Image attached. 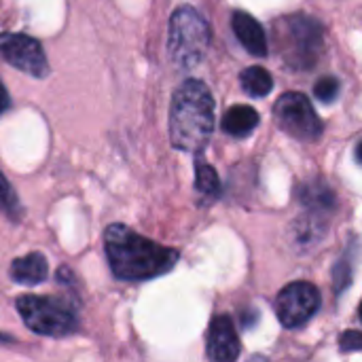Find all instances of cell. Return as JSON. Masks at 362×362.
I'll return each instance as SVG.
<instances>
[{"label":"cell","mask_w":362,"mask_h":362,"mask_svg":"<svg viewBox=\"0 0 362 362\" xmlns=\"http://www.w3.org/2000/svg\"><path fill=\"white\" fill-rule=\"evenodd\" d=\"M208 356L216 362H231L240 356V337L231 318L216 316L208 331Z\"/></svg>","instance_id":"9c48e42d"},{"label":"cell","mask_w":362,"mask_h":362,"mask_svg":"<svg viewBox=\"0 0 362 362\" xmlns=\"http://www.w3.org/2000/svg\"><path fill=\"white\" fill-rule=\"evenodd\" d=\"M8 93H6V89H4V85H2V81H0V115L8 108Z\"/></svg>","instance_id":"e0dca14e"},{"label":"cell","mask_w":362,"mask_h":362,"mask_svg":"<svg viewBox=\"0 0 362 362\" xmlns=\"http://www.w3.org/2000/svg\"><path fill=\"white\" fill-rule=\"evenodd\" d=\"M104 248L110 269L119 280H151L168 274L178 261L176 250L159 246L125 225H110L106 229Z\"/></svg>","instance_id":"6da1fadb"},{"label":"cell","mask_w":362,"mask_h":362,"mask_svg":"<svg viewBox=\"0 0 362 362\" xmlns=\"http://www.w3.org/2000/svg\"><path fill=\"white\" fill-rule=\"evenodd\" d=\"M0 212L6 214L8 218L19 216V199H17L15 191L11 189L8 180L2 174H0Z\"/></svg>","instance_id":"9a60e30c"},{"label":"cell","mask_w":362,"mask_h":362,"mask_svg":"<svg viewBox=\"0 0 362 362\" xmlns=\"http://www.w3.org/2000/svg\"><path fill=\"white\" fill-rule=\"evenodd\" d=\"M214 127V98L206 83L197 78L185 81L172 100L170 140L178 151L199 153Z\"/></svg>","instance_id":"7a4b0ae2"},{"label":"cell","mask_w":362,"mask_h":362,"mask_svg":"<svg viewBox=\"0 0 362 362\" xmlns=\"http://www.w3.org/2000/svg\"><path fill=\"white\" fill-rule=\"evenodd\" d=\"M274 115H276L280 129L297 140L314 142L322 136V121L312 108V102L308 100V95L303 93H297V91L284 93L276 102Z\"/></svg>","instance_id":"8992f818"},{"label":"cell","mask_w":362,"mask_h":362,"mask_svg":"<svg viewBox=\"0 0 362 362\" xmlns=\"http://www.w3.org/2000/svg\"><path fill=\"white\" fill-rule=\"evenodd\" d=\"M257 125H259V112L246 104H235L223 115V129L235 138H244L252 134Z\"/></svg>","instance_id":"7c38bea8"},{"label":"cell","mask_w":362,"mask_h":362,"mask_svg":"<svg viewBox=\"0 0 362 362\" xmlns=\"http://www.w3.org/2000/svg\"><path fill=\"white\" fill-rule=\"evenodd\" d=\"M195 189L208 197H216L221 193V180L212 165H208V163L195 165Z\"/></svg>","instance_id":"5bb4252c"},{"label":"cell","mask_w":362,"mask_h":362,"mask_svg":"<svg viewBox=\"0 0 362 362\" xmlns=\"http://www.w3.org/2000/svg\"><path fill=\"white\" fill-rule=\"evenodd\" d=\"M280 23L284 59L295 68H312L322 49V25L305 15H293Z\"/></svg>","instance_id":"5b68a950"},{"label":"cell","mask_w":362,"mask_h":362,"mask_svg":"<svg viewBox=\"0 0 362 362\" xmlns=\"http://www.w3.org/2000/svg\"><path fill=\"white\" fill-rule=\"evenodd\" d=\"M233 32L240 40V45L257 57H265L267 55V36L263 25L248 13L238 11L233 13Z\"/></svg>","instance_id":"30bf717a"},{"label":"cell","mask_w":362,"mask_h":362,"mask_svg":"<svg viewBox=\"0 0 362 362\" xmlns=\"http://www.w3.org/2000/svg\"><path fill=\"white\" fill-rule=\"evenodd\" d=\"M49 276L47 259L40 252H30L21 259H15L11 265V278L17 284L23 286H36L42 284Z\"/></svg>","instance_id":"8fae6325"},{"label":"cell","mask_w":362,"mask_h":362,"mask_svg":"<svg viewBox=\"0 0 362 362\" xmlns=\"http://www.w3.org/2000/svg\"><path fill=\"white\" fill-rule=\"evenodd\" d=\"M339 89H341L339 78H335V76H325V78H320V81L316 83L314 93H316V98H318L320 102H327V104H329V102H335V100H337Z\"/></svg>","instance_id":"2e32d148"},{"label":"cell","mask_w":362,"mask_h":362,"mask_svg":"<svg viewBox=\"0 0 362 362\" xmlns=\"http://www.w3.org/2000/svg\"><path fill=\"white\" fill-rule=\"evenodd\" d=\"M0 57L11 64L13 68L42 78L49 74V62L40 42L28 34L17 32H2L0 34Z\"/></svg>","instance_id":"ba28073f"},{"label":"cell","mask_w":362,"mask_h":362,"mask_svg":"<svg viewBox=\"0 0 362 362\" xmlns=\"http://www.w3.org/2000/svg\"><path fill=\"white\" fill-rule=\"evenodd\" d=\"M361 318H362V303H361Z\"/></svg>","instance_id":"d6986e66"},{"label":"cell","mask_w":362,"mask_h":362,"mask_svg":"<svg viewBox=\"0 0 362 362\" xmlns=\"http://www.w3.org/2000/svg\"><path fill=\"white\" fill-rule=\"evenodd\" d=\"M210 28L208 21L191 6H180L170 19L168 51L176 66L195 68L208 53Z\"/></svg>","instance_id":"3957f363"},{"label":"cell","mask_w":362,"mask_h":362,"mask_svg":"<svg viewBox=\"0 0 362 362\" xmlns=\"http://www.w3.org/2000/svg\"><path fill=\"white\" fill-rule=\"evenodd\" d=\"M356 159L362 163V142H358V146H356Z\"/></svg>","instance_id":"ac0fdd59"},{"label":"cell","mask_w":362,"mask_h":362,"mask_svg":"<svg viewBox=\"0 0 362 362\" xmlns=\"http://www.w3.org/2000/svg\"><path fill=\"white\" fill-rule=\"evenodd\" d=\"M320 310V293L310 282H293L284 286L276 301V312L286 329L303 327Z\"/></svg>","instance_id":"52a82bcc"},{"label":"cell","mask_w":362,"mask_h":362,"mask_svg":"<svg viewBox=\"0 0 362 362\" xmlns=\"http://www.w3.org/2000/svg\"><path fill=\"white\" fill-rule=\"evenodd\" d=\"M17 310L25 327L45 337H66L76 331V316L62 299L25 295L17 299Z\"/></svg>","instance_id":"277c9868"},{"label":"cell","mask_w":362,"mask_h":362,"mask_svg":"<svg viewBox=\"0 0 362 362\" xmlns=\"http://www.w3.org/2000/svg\"><path fill=\"white\" fill-rule=\"evenodd\" d=\"M240 83L244 87V91L252 98H265L272 89H274V78L272 74L261 68V66H250L242 72Z\"/></svg>","instance_id":"4fadbf2b"}]
</instances>
